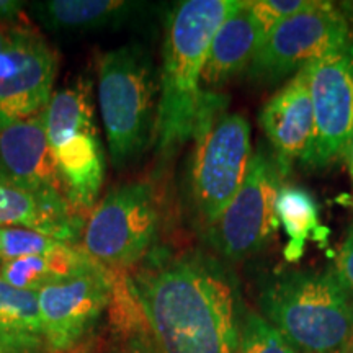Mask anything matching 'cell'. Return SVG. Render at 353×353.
Segmentation results:
<instances>
[{
  "label": "cell",
  "instance_id": "cell-16",
  "mask_svg": "<svg viewBox=\"0 0 353 353\" xmlns=\"http://www.w3.org/2000/svg\"><path fill=\"white\" fill-rule=\"evenodd\" d=\"M265 34L249 8V0H241L239 7L221 23L211 39L201 88L219 92L221 87L249 70Z\"/></svg>",
  "mask_w": 353,
  "mask_h": 353
},
{
  "label": "cell",
  "instance_id": "cell-9",
  "mask_svg": "<svg viewBox=\"0 0 353 353\" xmlns=\"http://www.w3.org/2000/svg\"><path fill=\"white\" fill-rule=\"evenodd\" d=\"M352 38L350 25L341 8L314 0L311 7L285 20L263 38L247 76L257 83L283 81Z\"/></svg>",
  "mask_w": 353,
  "mask_h": 353
},
{
  "label": "cell",
  "instance_id": "cell-7",
  "mask_svg": "<svg viewBox=\"0 0 353 353\" xmlns=\"http://www.w3.org/2000/svg\"><path fill=\"white\" fill-rule=\"evenodd\" d=\"M159 228L161 210L152 185L123 183L90 211L81 245L103 267L128 272L152 252Z\"/></svg>",
  "mask_w": 353,
  "mask_h": 353
},
{
  "label": "cell",
  "instance_id": "cell-10",
  "mask_svg": "<svg viewBox=\"0 0 353 353\" xmlns=\"http://www.w3.org/2000/svg\"><path fill=\"white\" fill-rule=\"evenodd\" d=\"M117 273L100 265L81 276L38 291L44 352L77 353L90 342V335L112 303Z\"/></svg>",
  "mask_w": 353,
  "mask_h": 353
},
{
  "label": "cell",
  "instance_id": "cell-27",
  "mask_svg": "<svg viewBox=\"0 0 353 353\" xmlns=\"http://www.w3.org/2000/svg\"><path fill=\"white\" fill-rule=\"evenodd\" d=\"M342 161L345 162V167L348 170V175H350V182L353 187V131L350 134V139H348V143H347V148H345V152H343Z\"/></svg>",
  "mask_w": 353,
  "mask_h": 353
},
{
  "label": "cell",
  "instance_id": "cell-20",
  "mask_svg": "<svg viewBox=\"0 0 353 353\" xmlns=\"http://www.w3.org/2000/svg\"><path fill=\"white\" fill-rule=\"evenodd\" d=\"M0 343L8 353L44 352L38 293L0 278Z\"/></svg>",
  "mask_w": 353,
  "mask_h": 353
},
{
  "label": "cell",
  "instance_id": "cell-14",
  "mask_svg": "<svg viewBox=\"0 0 353 353\" xmlns=\"http://www.w3.org/2000/svg\"><path fill=\"white\" fill-rule=\"evenodd\" d=\"M41 113L0 128V182L30 192L65 196Z\"/></svg>",
  "mask_w": 353,
  "mask_h": 353
},
{
  "label": "cell",
  "instance_id": "cell-8",
  "mask_svg": "<svg viewBox=\"0 0 353 353\" xmlns=\"http://www.w3.org/2000/svg\"><path fill=\"white\" fill-rule=\"evenodd\" d=\"M283 179L270 154L254 152L249 174L232 201L206 231V241L221 257L239 262L252 257L278 229L275 203Z\"/></svg>",
  "mask_w": 353,
  "mask_h": 353
},
{
  "label": "cell",
  "instance_id": "cell-2",
  "mask_svg": "<svg viewBox=\"0 0 353 353\" xmlns=\"http://www.w3.org/2000/svg\"><path fill=\"white\" fill-rule=\"evenodd\" d=\"M241 0H185L167 20L154 145L172 157L192 139L203 99L201 76L211 39Z\"/></svg>",
  "mask_w": 353,
  "mask_h": 353
},
{
  "label": "cell",
  "instance_id": "cell-15",
  "mask_svg": "<svg viewBox=\"0 0 353 353\" xmlns=\"http://www.w3.org/2000/svg\"><path fill=\"white\" fill-rule=\"evenodd\" d=\"M82 223V216L64 195L0 182V228H26L56 241L77 242Z\"/></svg>",
  "mask_w": 353,
  "mask_h": 353
},
{
  "label": "cell",
  "instance_id": "cell-17",
  "mask_svg": "<svg viewBox=\"0 0 353 353\" xmlns=\"http://www.w3.org/2000/svg\"><path fill=\"white\" fill-rule=\"evenodd\" d=\"M100 267L77 242H56L48 252L0 262V278L19 290L38 293L44 286L81 276Z\"/></svg>",
  "mask_w": 353,
  "mask_h": 353
},
{
  "label": "cell",
  "instance_id": "cell-23",
  "mask_svg": "<svg viewBox=\"0 0 353 353\" xmlns=\"http://www.w3.org/2000/svg\"><path fill=\"white\" fill-rule=\"evenodd\" d=\"M3 260L41 255L56 244V239L26 228H0Z\"/></svg>",
  "mask_w": 353,
  "mask_h": 353
},
{
  "label": "cell",
  "instance_id": "cell-29",
  "mask_svg": "<svg viewBox=\"0 0 353 353\" xmlns=\"http://www.w3.org/2000/svg\"><path fill=\"white\" fill-rule=\"evenodd\" d=\"M8 34H10V30H6V28H2V26H0V52H2L3 48L7 46Z\"/></svg>",
  "mask_w": 353,
  "mask_h": 353
},
{
  "label": "cell",
  "instance_id": "cell-25",
  "mask_svg": "<svg viewBox=\"0 0 353 353\" xmlns=\"http://www.w3.org/2000/svg\"><path fill=\"white\" fill-rule=\"evenodd\" d=\"M335 275H337L341 283L348 290L353 296V224L348 229V234L341 247V252L335 260Z\"/></svg>",
  "mask_w": 353,
  "mask_h": 353
},
{
  "label": "cell",
  "instance_id": "cell-28",
  "mask_svg": "<svg viewBox=\"0 0 353 353\" xmlns=\"http://www.w3.org/2000/svg\"><path fill=\"white\" fill-rule=\"evenodd\" d=\"M81 353H108V348H107V343H95V345H92V348H85V350L81 352Z\"/></svg>",
  "mask_w": 353,
  "mask_h": 353
},
{
  "label": "cell",
  "instance_id": "cell-24",
  "mask_svg": "<svg viewBox=\"0 0 353 353\" xmlns=\"http://www.w3.org/2000/svg\"><path fill=\"white\" fill-rule=\"evenodd\" d=\"M314 3V0H249V8L265 37L283 23L285 20L298 15Z\"/></svg>",
  "mask_w": 353,
  "mask_h": 353
},
{
  "label": "cell",
  "instance_id": "cell-6",
  "mask_svg": "<svg viewBox=\"0 0 353 353\" xmlns=\"http://www.w3.org/2000/svg\"><path fill=\"white\" fill-rule=\"evenodd\" d=\"M92 92V81L77 77L54 92L41 113L65 196L79 214L94 210L105 180V156Z\"/></svg>",
  "mask_w": 353,
  "mask_h": 353
},
{
  "label": "cell",
  "instance_id": "cell-21",
  "mask_svg": "<svg viewBox=\"0 0 353 353\" xmlns=\"http://www.w3.org/2000/svg\"><path fill=\"white\" fill-rule=\"evenodd\" d=\"M275 214L278 226L285 229L291 241L286 249V259L298 260L306 241L314 239L321 229L319 210L314 196L304 188L283 185L276 196Z\"/></svg>",
  "mask_w": 353,
  "mask_h": 353
},
{
  "label": "cell",
  "instance_id": "cell-13",
  "mask_svg": "<svg viewBox=\"0 0 353 353\" xmlns=\"http://www.w3.org/2000/svg\"><path fill=\"white\" fill-rule=\"evenodd\" d=\"M259 121L281 175H288L296 162L306 164L316 136L306 68L278 88L260 110Z\"/></svg>",
  "mask_w": 353,
  "mask_h": 353
},
{
  "label": "cell",
  "instance_id": "cell-3",
  "mask_svg": "<svg viewBox=\"0 0 353 353\" xmlns=\"http://www.w3.org/2000/svg\"><path fill=\"white\" fill-rule=\"evenodd\" d=\"M259 307L301 353H350L353 296L334 270L273 276L260 288Z\"/></svg>",
  "mask_w": 353,
  "mask_h": 353
},
{
  "label": "cell",
  "instance_id": "cell-18",
  "mask_svg": "<svg viewBox=\"0 0 353 353\" xmlns=\"http://www.w3.org/2000/svg\"><path fill=\"white\" fill-rule=\"evenodd\" d=\"M108 353H162L128 272H118L107 311Z\"/></svg>",
  "mask_w": 353,
  "mask_h": 353
},
{
  "label": "cell",
  "instance_id": "cell-30",
  "mask_svg": "<svg viewBox=\"0 0 353 353\" xmlns=\"http://www.w3.org/2000/svg\"><path fill=\"white\" fill-rule=\"evenodd\" d=\"M0 353H8V352H7V348H6V347H3V345H2V343H0Z\"/></svg>",
  "mask_w": 353,
  "mask_h": 353
},
{
  "label": "cell",
  "instance_id": "cell-26",
  "mask_svg": "<svg viewBox=\"0 0 353 353\" xmlns=\"http://www.w3.org/2000/svg\"><path fill=\"white\" fill-rule=\"evenodd\" d=\"M25 8V3L20 0H0V23L10 21Z\"/></svg>",
  "mask_w": 353,
  "mask_h": 353
},
{
  "label": "cell",
  "instance_id": "cell-1",
  "mask_svg": "<svg viewBox=\"0 0 353 353\" xmlns=\"http://www.w3.org/2000/svg\"><path fill=\"white\" fill-rule=\"evenodd\" d=\"M130 278L162 353H239L247 307L218 259L152 250Z\"/></svg>",
  "mask_w": 353,
  "mask_h": 353
},
{
  "label": "cell",
  "instance_id": "cell-4",
  "mask_svg": "<svg viewBox=\"0 0 353 353\" xmlns=\"http://www.w3.org/2000/svg\"><path fill=\"white\" fill-rule=\"evenodd\" d=\"M192 139L188 195L208 229L244 185L252 162V131L244 114L228 112V97L205 92Z\"/></svg>",
  "mask_w": 353,
  "mask_h": 353
},
{
  "label": "cell",
  "instance_id": "cell-19",
  "mask_svg": "<svg viewBox=\"0 0 353 353\" xmlns=\"http://www.w3.org/2000/svg\"><path fill=\"white\" fill-rule=\"evenodd\" d=\"M136 6L125 0H46L30 3V13L52 32L83 33L120 25Z\"/></svg>",
  "mask_w": 353,
  "mask_h": 353
},
{
  "label": "cell",
  "instance_id": "cell-22",
  "mask_svg": "<svg viewBox=\"0 0 353 353\" xmlns=\"http://www.w3.org/2000/svg\"><path fill=\"white\" fill-rule=\"evenodd\" d=\"M239 353H299L259 311L247 309L242 322Z\"/></svg>",
  "mask_w": 353,
  "mask_h": 353
},
{
  "label": "cell",
  "instance_id": "cell-31",
  "mask_svg": "<svg viewBox=\"0 0 353 353\" xmlns=\"http://www.w3.org/2000/svg\"><path fill=\"white\" fill-rule=\"evenodd\" d=\"M0 262H2V241H0Z\"/></svg>",
  "mask_w": 353,
  "mask_h": 353
},
{
  "label": "cell",
  "instance_id": "cell-5",
  "mask_svg": "<svg viewBox=\"0 0 353 353\" xmlns=\"http://www.w3.org/2000/svg\"><path fill=\"white\" fill-rule=\"evenodd\" d=\"M99 101L108 154L117 169L154 144L159 77L152 57L139 44H125L99 59Z\"/></svg>",
  "mask_w": 353,
  "mask_h": 353
},
{
  "label": "cell",
  "instance_id": "cell-12",
  "mask_svg": "<svg viewBox=\"0 0 353 353\" xmlns=\"http://www.w3.org/2000/svg\"><path fill=\"white\" fill-rule=\"evenodd\" d=\"M57 68V52L41 34L10 30L0 52V128L37 117L48 107Z\"/></svg>",
  "mask_w": 353,
  "mask_h": 353
},
{
  "label": "cell",
  "instance_id": "cell-11",
  "mask_svg": "<svg viewBox=\"0 0 353 353\" xmlns=\"http://www.w3.org/2000/svg\"><path fill=\"white\" fill-rule=\"evenodd\" d=\"M306 69L316 136L304 165L324 170L342 161L353 131V38Z\"/></svg>",
  "mask_w": 353,
  "mask_h": 353
},
{
  "label": "cell",
  "instance_id": "cell-32",
  "mask_svg": "<svg viewBox=\"0 0 353 353\" xmlns=\"http://www.w3.org/2000/svg\"><path fill=\"white\" fill-rule=\"evenodd\" d=\"M350 353H353V345H352V348H350Z\"/></svg>",
  "mask_w": 353,
  "mask_h": 353
}]
</instances>
